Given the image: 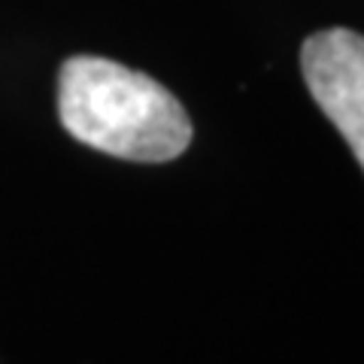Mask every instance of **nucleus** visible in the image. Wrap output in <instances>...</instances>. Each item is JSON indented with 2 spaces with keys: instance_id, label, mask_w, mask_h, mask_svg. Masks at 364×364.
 Here are the masks:
<instances>
[{
  "instance_id": "nucleus-1",
  "label": "nucleus",
  "mask_w": 364,
  "mask_h": 364,
  "mask_svg": "<svg viewBox=\"0 0 364 364\" xmlns=\"http://www.w3.org/2000/svg\"><path fill=\"white\" fill-rule=\"evenodd\" d=\"M58 116L73 140L122 161L164 164L191 143V119L152 76L76 55L58 76Z\"/></svg>"
},
{
  "instance_id": "nucleus-2",
  "label": "nucleus",
  "mask_w": 364,
  "mask_h": 364,
  "mask_svg": "<svg viewBox=\"0 0 364 364\" xmlns=\"http://www.w3.org/2000/svg\"><path fill=\"white\" fill-rule=\"evenodd\" d=\"M301 70L318 109L364 170V37L346 28L313 33L301 46Z\"/></svg>"
}]
</instances>
